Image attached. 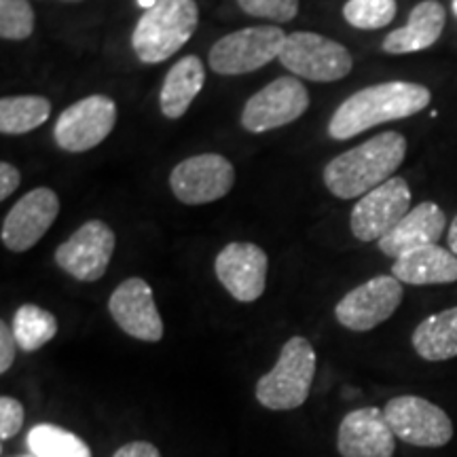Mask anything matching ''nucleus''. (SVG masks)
Masks as SVG:
<instances>
[{
  "instance_id": "5701e85b",
  "label": "nucleus",
  "mask_w": 457,
  "mask_h": 457,
  "mask_svg": "<svg viewBox=\"0 0 457 457\" xmlns=\"http://www.w3.org/2000/svg\"><path fill=\"white\" fill-rule=\"evenodd\" d=\"M51 102L43 96H11L0 100V131L20 136L34 131L47 121Z\"/></svg>"
},
{
  "instance_id": "9d476101",
  "label": "nucleus",
  "mask_w": 457,
  "mask_h": 457,
  "mask_svg": "<svg viewBox=\"0 0 457 457\" xmlns=\"http://www.w3.org/2000/svg\"><path fill=\"white\" fill-rule=\"evenodd\" d=\"M117 237L104 220L83 222L64 244L55 248V265L77 282H98L114 254Z\"/></svg>"
},
{
  "instance_id": "f03ea898",
  "label": "nucleus",
  "mask_w": 457,
  "mask_h": 457,
  "mask_svg": "<svg viewBox=\"0 0 457 457\" xmlns=\"http://www.w3.org/2000/svg\"><path fill=\"white\" fill-rule=\"evenodd\" d=\"M407 157V138L400 131H381L362 145L330 159L324 168V185L335 197H364L394 179Z\"/></svg>"
},
{
  "instance_id": "c756f323",
  "label": "nucleus",
  "mask_w": 457,
  "mask_h": 457,
  "mask_svg": "<svg viewBox=\"0 0 457 457\" xmlns=\"http://www.w3.org/2000/svg\"><path fill=\"white\" fill-rule=\"evenodd\" d=\"M17 341L13 335V328H9L7 322H0V373H7L15 362V350Z\"/></svg>"
},
{
  "instance_id": "f3484780",
  "label": "nucleus",
  "mask_w": 457,
  "mask_h": 457,
  "mask_svg": "<svg viewBox=\"0 0 457 457\" xmlns=\"http://www.w3.org/2000/svg\"><path fill=\"white\" fill-rule=\"evenodd\" d=\"M337 449L343 457H392L396 436L387 426L384 411L362 407L343 417Z\"/></svg>"
},
{
  "instance_id": "b1692460",
  "label": "nucleus",
  "mask_w": 457,
  "mask_h": 457,
  "mask_svg": "<svg viewBox=\"0 0 457 457\" xmlns=\"http://www.w3.org/2000/svg\"><path fill=\"white\" fill-rule=\"evenodd\" d=\"M11 328H13L20 350L37 352L57 335V320L54 313L43 307L26 303L15 312Z\"/></svg>"
},
{
  "instance_id": "f704fd0d",
  "label": "nucleus",
  "mask_w": 457,
  "mask_h": 457,
  "mask_svg": "<svg viewBox=\"0 0 457 457\" xmlns=\"http://www.w3.org/2000/svg\"><path fill=\"white\" fill-rule=\"evenodd\" d=\"M451 9H453V13L457 17V0H451Z\"/></svg>"
},
{
  "instance_id": "7c9ffc66",
  "label": "nucleus",
  "mask_w": 457,
  "mask_h": 457,
  "mask_svg": "<svg viewBox=\"0 0 457 457\" xmlns=\"http://www.w3.org/2000/svg\"><path fill=\"white\" fill-rule=\"evenodd\" d=\"M20 185H21L20 170H17L13 163H7V162L0 163V202H4L9 195H13L17 188H20Z\"/></svg>"
},
{
  "instance_id": "39448f33",
  "label": "nucleus",
  "mask_w": 457,
  "mask_h": 457,
  "mask_svg": "<svg viewBox=\"0 0 457 457\" xmlns=\"http://www.w3.org/2000/svg\"><path fill=\"white\" fill-rule=\"evenodd\" d=\"M286 37L279 26H250L219 38L210 49V66L222 77L250 74L279 60Z\"/></svg>"
},
{
  "instance_id": "1a4fd4ad",
  "label": "nucleus",
  "mask_w": 457,
  "mask_h": 457,
  "mask_svg": "<svg viewBox=\"0 0 457 457\" xmlns=\"http://www.w3.org/2000/svg\"><path fill=\"white\" fill-rule=\"evenodd\" d=\"M310 108V91L296 77H279L245 102L242 128L250 134H265L295 123Z\"/></svg>"
},
{
  "instance_id": "9b49d317",
  "label": "nucleus",
  "mask_w": 457,
  "mask_h": 457,
  "mask_svg": "<svg viewBox=\"0 0 457 457\" xmlns=\"http://www.w3.org/2000/svg\"><path fill=\"white\" fill-rule=\"evenodd\" d=\"M236 185V168L219 153H202L171 170L170 188L180 204L204 205L228 195Z\"/></svg>"
},
{
  "instance_id": "412c9836",
  "label": "nucleus",
  "mask_w": 457,
  "mask_h": 457,
  "mask_svg": "<svg viewBox=\"0 0 457 457\" xmlns=\"http://www.w3.org/2000/svg\"><path fill=\"white\" fill-rule=\"evenodd\" d=\"M205 85V66L197 55H185L170 68L159 91V108L168 119L185 117Z\"/></svg>"
},
{
  "instance_id": "c85d7f7f",
  "label": "nucleus",
  "mask_w": 457,
  "mask_h": 457,
  "mask_svg": "<svg viewBox=\"0 0 457 457\" xmlns=\"http://www.w3.org/2000/svg\"><path fill=\"white\" fill-rule=\"evenodd\" d=\"M24 426V404L20 400L3 396L0 398V441H9L20 434Z\"/></svg>"
},
{
  "instance_id": "cd10ccee",
  "label": "nucleus",
  "mask_w": 457,
  "mask_h": 457,
  "mask_svg": "<svg viewBox=\"0 0 457 457\" xmlns=\"http://www.w3.org/2000/svg\"><path fill=\"white\" fill-rule=\"evenodd\" d=\"M245 15L286 24L299 13V0H237Z\"/></svg>"
},
{
  "instance_id": "c9c22d12",
  "label": "nucleus",
  "mask_w": 457,
  "mask_h": 457,
  "mask_svg": "<svg viewBox=\"0 0 457 457\" xmlns=\"http://www.w3.org/2000/svg\"><path fill=\"white\" fill-rule=\"evenodd\" d=\"M24 457H34V455H24Z\"/></svg>"
},
{
  "instance_id": "bb28decb",
  "label": "nucleus",
  "mask_w": 457,
  "mask_h": 457,
  "mask_svg": "<svg viewBox=\"0 0 457 457\" xmlns=\"http://www.w3.org/2000/svg\"><path fill=\"white\" fill-rule=\"evenodd\" d=\"M34 32V9L28 0H0L3 41H26Z\"/></svg>"
},
{
  "instance_id": "e433bc0d",
  "label": "nucleus",
  "mask_w": 457,
  "mask_h": 457,
  "mask_svg": "<svg viewBox=\"0 0 457 457\" xmlns=\"http://www.w3.org/2000/svg\"><path fill=\"white\" fill-rule=\"evenodd\" d=\"M71 3H72V0H71Z\"/></svg>"
},
{
  "instance_id": "20e7f679",
  "label": "nucleus",
  "mask_w": 457,
  "mask_h": 457,
  "mask_svg": "<svg viewBox=\"0 0 457 457\" xmlns=\"http://www.w3.org/2000/svg\"><path fill=\"white\" fill-rule=\"evenodd\" d=\"M316 377V352L305 337H290L270 373L256 384V400L265 409L293 411L310 398Z\"/></svg>"
},
{
  "instance_id": "0eeeda50",
  "label": "nucleus",
  "mask_w": 457,
  "mask_h": 457,
  "mask_svg": "<svg viewBox=\"0 0 457 457\" xmlns=\"http://www.w3.org/2000/svg\"><path fill=\"white\" fill-rule=\"evenodd\" d=\"M394 436L415 447L438 449L453 438V421L438 404L421 396H396L384 407Z\"/></svg>"
},
{
  "instance_id": "7ed1b4c3",
  "label": "nucleus",
  "mask_w": 457,
  "mask_h": 457,
  "mask_svg": "<svg viewBox=\"0 0 457 457\" xmlns=\"http://www.w3.org/2000/svg\"><path fill=\"white\" fill-rule=\"evenodd\" d=\"M197 24L195 0H157L131 32V47L142 64H162L191 41Z\"/></svg>"
},
{
  "instance_id": "ddd939ff",
  "label": "nucleus",
  "mask_w": 457,
  "mask_h": 457,
  "mask_svg": "<svg viewBox=\"0 0 457 457\" xmlns=\"http://www.w3.org/2000/svg\"><path fill=\"white\" fill-rule=\"evenodd\" d=\"M411 210L407 180L394 176L384 185L360 197L350 216V227L358 242H379Z\"/></svg>"
},
{
  "instance_id": "2f4dec72",
  "label": "nucleus",
  "mask_w": 457,
  "mask_h": 457,
  "mask_svg": "<svg viewBox=\"0 0 457 457\" xmlns=\"http://www.w3.org/2000/svg\"><path fill=\"white\" fill-rule=\"evenodd\" d=\"M112 457H162V453H159V449L153 443L131 441L123 445L121 449L114 451Z\"/></svg>"
},
{
  "instance_id": "4be33fe9",
  "label": "nucleus",
  "mask_w": 457,
  "mask_h": 457,
  "mask_svg": "<svg viewBox=\"0 0 457 457\" xmlns=\"http://www.w3.org/2000/svg\"><path fill=\"white\" fill-rule=\"evenodd\" d=\"M417 356L428 362L457 358V305L428 316L411 337Z\"/></svg>"
},
{
  "instance_id": "a211bd4d",
  "label": "nucleus",
  "mask_w": 457,
  "mask_h": 457,
  "mask_svg": "<svg viewBox=\"0 0 457 457\" xmlns=\"http://www.w3.org/2000/svg\"><path fill=\"white\" fill-rule=\"evenodd\" d=\"M445 228H447V216H445L441 205L434 202H421L415 208H411L409 214L377 242V248L381 250V254L396 261L417 248L438 244Z\"/></svg>"
},
{
  "instance_id": "423d86ee",
  "label": "nucleus",
  "mask_w": 457,
  "mask_h": 457,
  "mask_svg": "<svg viewBox=\"0 0 457 457\" xmlns=\"http://www.w3.org/2000/svg\"><path fill=\"white\" fill-rule=\"evenodd\" d=\"M279 64L293 77L316 83L345 79L353 68V57L345 45L318 32H293L286 37Z\"/></svg>"
},
{
  "instance_id": "473e14b6",
  "label": "nucleus",
  "mask_w": 457,
  "mask_h": 457,
  "mask_svg": "<svg viewBox=\"0 0 457 457\" xmlns=\"http://www.w3.org/2000/svg\"><path fill=\"white\" fill-rule=\"evenodd\" d=\"M447 244H449V250L457 256V216L453 220H451L449 225V233H447Z\"/></svg>"
},
{
  "instance_id": "72a5a7b5",
  "label": "nucleus",
  "mask_w": 457,
  "mask_h": 457,
  "mask_svg": "<svg viewBox=\"0 0 457 457\" xmlns=\"http://www.w3.org/2000/svg\"><path fill=\"white\" fill-rule=\"evenodd\" d=\"M155 3H157V0H138V4H140V7H145V11L151 9Z\"/></svg>"
},
{
  "instance_id": "6ab92c4d",
  "label": "nucleus",
  "mask_w": 457,
  "mask_h": 457,
  "mask_svg": "<svg viewBox=\"0 0 457 457\" xmlns=\"http://www.w3.org/2000/svg\"><path fill=\"white\" fill-rule=\"evenodd\" d=\"M445 21H447V9L438 0H421L411 9L407 24L387 34L381 47L390 55L424 51L441 38Z\"/></svg>"
},
{
  "instance_id": "f8f14e48",
  "label": "nucleus",
  "mask_w": 457,
  "mask_h": 457,
  "mask_svg": "<svg viewBox=\"0 0 457 457\" xmlns=\"http://www.w3.org/2000/svg\"><path fill=\"white\" fill-rule=\"evenodd\" d=\"M403 282L394 276H377L356 286L337 303L335 318L353 333H369L394 316L403 303Z\"/></svg>"
},
{
  "instance_id": "6e6552de",
  "label": "nucleus",
  "mask_w": 457,
  "mask_h": 457,
  "mask_svg": "<svg viewBox=\"0 0 457 457\" xmlns=\"http://www.w3.org/2000/svg\"><path fill=\"white\" fill-rule=\"evenodd\" d=\"M117 123V104L102 94L74 102L57 117L55 145L66 153H87L102 145Z\"/></svg>"
},
{
  "instance_id": "2eb2a0df",
  "label": "nucleus",
  "mask_w": 457,
  "mask_h": 457,
  "mask_svg": "<svg viewBox=\"0 0 457 457\" xmlns=\"http://www.w3.org/2000/svg\"><path fill=\"white\" fill-rule=\"evenodd\" d=\"M108 312L125 335L146 343L163 339V320L155 295L142 278H128L119 284L108 299Z\"/></svg>"
},
{
  "instance_id": "dca6fc26",
  "label": "nucleus",
  "mask_w": 457,
  "mask_h": 457,
  "mask_svg": "<svg viewBox=\"0 0 457 457\" xmlns=\"http://www.w3.org/2000/svg\"><path fill=\"white\" fill-rule=\"evenodd\" d=\"M270 259L261 245L250 242H231L214 261V271L225 290L239 303L261 299L267 286Z\"/></svg>"
},
{
  "instance_id": "a878e982",
  "label": "nucleus",
  "mask_w": 457,
  "mask_h": 457,
  "mask_svg": "<svg viewBox=\"0 0 457 457\" xmlns=\"http://www.w3.org/2000/svg\"><path fill=\"white\" fill-rule=\"evenodd\" d=\"M396 9V0H347L343 17L358 30H379L392 24Z\"/></svg>"
},
{
  "instance_id": "393cba45",
  "label": "nucleus",
  "mask_w": 457,
  "mask_h": 457,
  "mask_svg": "<svg viewBox=\"0 0 457 457\" xmlns=\"http://www.w3.org/2000/svg\"><path fill=\"white\" fill-rule=\"evenodd\" d=\"M26 443L34 457H91L89 445L81 436L54 424L34 426Z\"/></svg>"
},
{
  "instance_id": "4468645a",
  "label": "nucleus",
  "mask_w": 457,
  "mask_h": 457,
  "mask_svg": "<svg viewBox=\"0 0 457 457\" xmlns=\"http://www.w3.org/2000/svg\"><path fill=\"white\" fill-rule=\"evenodd\" d=\"M57 216H60V197L54 188H32L4 216L0 228L3 245L11 253H28L41 242Z\"/></svg>"
},
{
  "instance_id": "aec40b11",
  "label": "nucleus",
  "mask_w": 457,
  "mask_h": 457,
  "mask_svg": "<svg viewBox=\"0 0 457 457\" xmlns=\"http://www.w3.org/2000/svg\"><path fill=\"white\" fill-rule=\"evenodd\" d=\"M392 276L411 286L453 284L457 282V256L438 244L417 248L394 261Z\"/></svg>"
},
{
  "instance_id": "f257e3e1",
  "label": "nucleus",
  "mask_w": 457,
  "mask_h": 457,
  "mask_svg": "<svg viewBox=\"0 0 457 457\" xmlns=\"http://www.w3.org/2000/svg\"><path fill=\"white\" fill-rule=\"evenodd\" d=\"M430 89L411 81H386L369 85L343 100L328 121L333 140H350L381 123L400 121L428 108Z\"/></svg>"
}]
</instances>
